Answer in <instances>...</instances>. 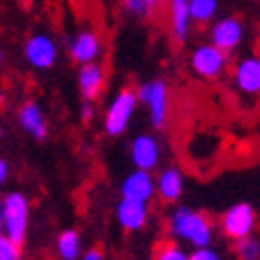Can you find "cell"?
I'll list each match as a JSON object with an SVG mask.
<instances>
[{"label": "cell", "mask_w": 260, "mask_h": 260, "mask_svg": "<svg viewBox=\"0 0 260 260\" xmlns=\"http://www.w3.org/2000/svg\"><path fill=\"white\" fill-rule=\"evenodd\" d=\"M168 233L177 242L190 244V249H200V246H211L214 242V223L200 209L172 205L168 214Z\"/></svg>", "instance_id": "1"}, {"label": "cell", "mask_w": 260, "mask_h": 260, "mask_svg": "<svg viewBox=\"0 0 260 260\" xmlns=\"http://www.w3.org/2000/svg\"><path fill=\"white\" fill-rule=\"evenodd\" d=\"M137 93L135 88H119L116 95L109 100L107 109H105V116H103V130L107 137H121L128 133L130 123L135 119V112H137Z\"/></svg>", "instance_id": "2"}, {"label": "cell", "mask_w": 260, "mask_h": 260, "mask_svg": "<svg viewBox=\"0 0 260 260\" xmlns=\"http://www.w3.org/2000/svg\"><path fill=\"white\" fill-rule=\"evenodd\" d=\"M137 103L146 109L153 130H162L170 121V86L162 79L144 81L135 88Z\"/></svg>", "instance_id": "3"}, {"label": "cell", "mask_w": 260, "mask_h": 260, "mask_svg": "<svg viewBox=\"0 0 260 260\" xmlns=\"http://www.w3.org/2000/svg\"><path fill=\"white\" fill-rule=\"evenodd\" d=\"M30 225V202L21 190H10L3 195V228L0 233H5L10 239L23 244Z\"/></svg>", "instance_id": "4"}, {"label": "cell", "mask_w": 260, "mask_h": 260, "mask_svg": "<svg viewBox=\"0 0 260 260\" xmlns=\"http://www.w3.org/2000/svg\"><path fill=\"white\" fill-rule=\"evenodd\" d=\"M228 63H230V56L209 42L195 44L188 54L190 70L202 81H218L223 77V72H225Z\"/></svg>", "instance_id": "5"}, {"label": "cell", "mask_w": 260, "mask_h": 260, "mask_svg": "<svg viewBox=\"0 0 260 260\" xmlns=\"http://www.w3.org/2000/svg\"><path fill=\"white\" fill-rule=\"evenodd\" d=\"M218 230L225 239H244L249 235H255L258 230V216L251 202H235L233 207H228L218 218Z\"/></svg>", "instance_id": "6"}, {"label": "cell", "mask_w": 260, "mask_h": 260, "mask_svg": "<svg viewBox=\"0 0 260 260\" xmlns=\"http://www.w3.org/2000/svg\"><path fill=\"white\" fill-rule=\"evenodd\" d=\"M244 35H246L244 21L239 19V16H233V14L216 16V19L209 23V32H207V38H209V44L218 47L221 51H225L228 56L242 47Z\"/></svg>", "instance_id": "7"}, {"label": "cell", "mask_w": 260, "mask_h": 260, "mask_svg": "<svg viewBox=\"0 0 260 260\" xmlns=\"http://www.w3.org/2000/svg\"><path fill=\"white\" fill-rule=\"evenodd\" d=\"M128 156L135 170H144V172H156L160 168L162 160V146L160 140L151 133H140L130 140Z\"/></svg>", "instance_id": "8"}, {"label": "cell", "mask_w": 260, "mask_h": 260, "mask_svg": "<svg viewBox=\"0 0 260 260\" xmlns=\"http://www.w3.org/2000/svg\"><path fill=\"white\" fill-rule=\"evenodd\" d=\"M23 58L32 70H51L58 60V44L49 32H32L23 42Z\"/></svg>", "instance_id": "9"}, {"label": "cell", "mask_w": 260, "mask_h": 260, "mask_svg": "<svg viewBox=\"0 0 260 260\" xmlns=\"http://www.w3.org/2000/svg\"><path fill=\"white\" fill-rule=\"evenodd\" d=\"M156 181V198L162 205H177L186 193V179L179 165H165L153 172Z\"/></svg>", "instance_id": "10"}, {"label": "cell", "mask_w": 260, "mask_h": 260, "mask_svg": "<svg viewBox=\"0 0 260 260\" xmlns=\"http://www.w3.org/2000/svg\"><path fill=\"white\" fill-rule=\"evenodd\" d=\"M68 54L77 65L95 63L103 56V38L93 28H79L68 40Z\"/></svg>", "instance_id": "11"}, {"label": "cell", "mask_w": 260, "mask_h": 260, "mask_svg": "<svg viewBox=\"0 0 260 260\" xmlns=\"http://www.w3.org/2000/svg\"><path fill=\"white\" fill-rule=\"evenodd\" d=\"M119 193L123 200L133 202H149L156 198V181H153V172H144V170H133L121 179Z\"/></svg>", "instance_id": "12"}, {"label": "cell", "mask_w": 260, "mask_h": 260, "mask_svg": "<svg viewBox=\"0 0 260 260\" xmlns=\"http://www.w3.org/2000/svg\"><path fill=\"white\" fill-rule=\"evenodd\" d=\"M233 81L237 91L246 98L260 95V54H249L235 63Z\"/></svg>", "instance_id": "13"}, {"label": "cell", "mask_w": 260, "mask_h": 260, "mask_svg": "<svg viewBox=\"0 0 260 260\" xmlns=\"http://www.w3.org/2000/svg\"><path fill=\"white\" fill-rule=\"evenodd\" d=\"M105 84H107V72H105L100 60L79 65V72H77V88H79L84 100H91V103L98 100L105 91Z\"/></svg>", "instance_id": "14"}, {"label": "cell", "mask_w": 260, "mask_h": 260, "mask_svg": "<svg viewBox=\"0 0 260 260\" xmlns=\"http://www.w3.org/2000/svg\"><path fill=\"white\" fill-rule=\"evenodd\" d=\"M114 216H116V223H119L121 230H125V233H140V230L146 228V223H149V205L121 198L116 202V207H114Z\"/></svg>", "instance_id": "15"}, {"label": "cell", "mask_w": 260, "mask_h": 260, "mask_svg": "<svg viewBox=\"0 0 260 260\" xmlns=\"http://www.w3.org/2000/svg\"><path fill=\"white\" fill-rule=\"evenodd\" d=\"M16 121H19V125L26 130L32 140L42 142L44 137L49 135L47 114L42 112V107H40L38 103H32V100L30 103H23L21 107H19V112H16Z\"/></svg>", "instance_id": "16"}, {"label": "cell", "mask_w": 260, "mask_h": 260, "mask_svg": "<svg viewBox=\"0 0 260 260\" xmlns=\"http://www.w3.org/2000/svg\"><path fill=\"white\" fill-rule=\"evenodd\" d=\"M188 3L190 0H165L168 5V21H170V35L174 42H186L190 35V16H188Z\"/></svg>", "instance_id": "17"}, {"label": "cell", "mask_w": 260, "mask_h": 260, "mask_svg": "<svg viewBox=\"0 0 260 260\" xmlns=\"http://www.w3.org/2000/svg\"><path fill=\"white\" fill-rule=\"evenodd\" d=\"M84 253V246H81V235L72 228L68 230H60L58 237H56V255L60 260H79Z\"/></svg>", "instance_id": "18"}, {"label": "cell", "mask_w": 260, "mask_h": 260, "mask_svg": "<svg viewBox=\"0 0 260 260\" xmlns=\"http://www.w3.org/2000/svg\"><path fill=\"white\" fill-rule=\"evenodd\" d=\"M218 7H221V0H190L188 3L190 23L209 26V23L218 16Z\"/></svg>", "instance_id": "19"}, {"label": "cell", "mask_w": 260, "mask_h": 260, "mask_svg": "<svg viewBox=\"0 0 260 260\" xmlns=\"http://www.w3.org/2000/svg\"><path fill=\"white\" fill-rule=\"evenodd\" d=\"M165 5V0H123L121 7L130 19H137V21H149L158 14V10Z\"/></svg>", "instance_id": "20"}, {"label": "cell", "mask_w": 260, "mask_h": 260, "mask_svg": "<svg viewBox=\"0 0 260 260\" xmlns=\"http://www.w3.org/2000/svg\"><path fill=\"white\" fill-rule=\"evenodd\" d=\"M233 253L237 260H260V237L249 235L233 244Z\"/></svg>", "instance_id": "21"}, {"label": "cell", "mask_w": 260, "mask_h": 260, "mask_svg": "<svg viewBox=\"0 0 260 260\" xmlns=\"http://www.w3.org/2000/svg\"><path fill=\"white\" fill-rule=\"evenodd\" d=\"M153 260H188V251H184L174 242H160L153 253Z\"/></svg>", "instance_id": "22"}, {"label": "cell", "mask_w": 260, "mask_h": 260, "mask_svg": "<svg viewBox=\"0 0 260 260\" xmlns=\"http://www.w3.org/2000/svg\"><path fill=\"white\" fill-rule=\"evenodd\" d=\"M23 244L10 239L5 233H0V260H21Z\"/></svg>", "instance_id": "23"}, {"label": "cell", "mask_w": 260, "mask_h": 260, "mask_svg": "<svg viewBox=\"0 0 260 260\" xmlns=\"http://www.w3.org/2000/svg\"><path fill=\"white\" fill-rule=\"evenodd\" d=\"M188 260H223V255L214 246H200L188 251Z\"/></svg>", "instance_id": "24"}, {"label": "cell", "mask_w": 260, "mask_h": 260, "mask_svg": "<svg viewBox=\"0 0 260 260\" xmlns=\"http://www.w3.org/2000/svg\"><path fill=\"white\" fill-rule=\"evenodd\" d=\"M95 119V107H93L91 100H84V105H81V121H93Z\"/></svg>", "instance_id": "25"}, {"label": "cell", "mask_w": 260, "mask_h": 260, "mask_svg": "<svg viewBox=\"0 0 260 260\" xmlns=\"http://www.w3.org/2000/svg\"><path fill=\"white\" fill-rule=\"evenodd\" d=\"M79 260H107V258H105L103 249H98V246H93V249L84 251V253H81V258H79Z\"/></svg>", "instance_id": "26"}, {"label": "cell", "mask_w": 260, "mask_h": 260, "mask_svg": "<svg viewBox=\"0 0 260 260\" xmlns=\"http://www.w3.org/2000/svg\"><path fill=\"white\" fill-rule=\"evenodd\" d=\"M7 179H10V162L5 158H0V186L5 184Z\"/></svg>", "instance_id": "27"}, {"label": "cell", "mask_w": 260, "mask_h": 260, "mask_svg": "<svg viewBox=\"0 0 260 260\" xmlns=\"http://www.w3.org/2000/svg\"><path fill=\"white\" fill-rule=\"evenodd\" d=\"M0 228H3V195H0Z\"/></svg>", "instance_id": "28"}, {"label": "cell", "mask_w": 260, "mask_h": 260, "mask_svg": "<svg viewBox=\"0 0 260 260\" xmlns=\"http://www.w3.org/2000/svg\"><path fill=\"white\" fill-rule=\"evenodd\" d=\"M0 63H3V51H0Z\"/></svg>", "instance_id": "29"}, {"label": "cell", "mask_w": 260, "mask_h": 260, "mask_svg": "<svg viewBox=\"0 0 260 260\" xmlns=\"http://www.w3.org/2000/svg\"><path fill=\"white\" fill-rule=\"evenodd\" d=\"M0 137H3V128H0Z\"/></svg>", "instance_id": "30"}]
</instances>
